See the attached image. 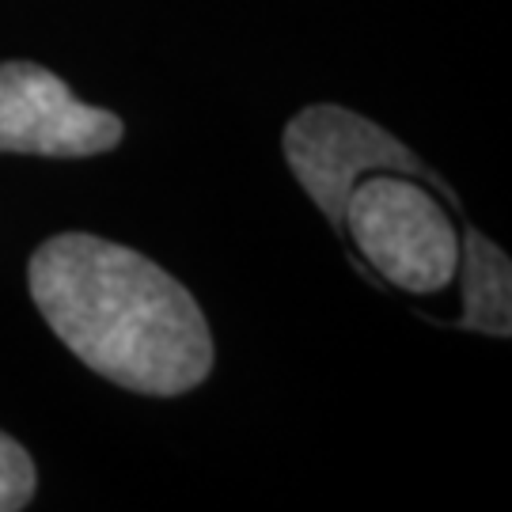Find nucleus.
Returning a JSON list of instances; mask_svg holds the SVG:
<instances>
[{"label":"nucleus","instance_id":"1","mask_svg":"<svg viewBox=\"0 0 512 512\" xmlns=\"http://www.w3.org/2000/svg\"><path fill=\"white\" fill-rule=\"evenodd\" d=\"M42 319L84 365L137 395H183L213 368V334L194 296L145 255L65 232L31 255Z\"/></svg>","mask_w":512,"mask_h":512},{"label":"nucleus","instance_id":"2","mask_svg":"<svg viewBox=\"0 0 512 512\" xmlns=\"http://www.w3.org/2000/svg\"><path fill=\"white\" fill-rule=\"evenodd\" d=\"M342 228L376 274L406 293H440L459 270L456 224L410 175L380 171L353 186Z\"/></svg>","mask_w":512,"mask_h":512},{"label":"nucleus","instance_id":"3","mask_svg":"<svg viewBox=\"0 0 512 512\" xmlns=\"http://www.w3.org/2000/svg\"><path fill=\"white\" fill-rule=\"evenodd\" d=\"M281 145H285V160L293 167V175L308 190V198L334 224H342L349 190L365 175L391 171V175L437 183V175L425 171L418 156L406 145H399L387 129L346 107H330V103L300 110L285 126Z\"/></svg>","mask_w":512,"mask_h":512},{"label":"nucleus","instance_id":"4","mask_svg":"<svg viewBox=\"0 0 512 512\" xmlns=\"http://www.w3.org/2000/svg\"><path fill=\"white\" fill-rule=\"evenodd\" d=\"M122 118L80 103L65 80L31 61L0 65V152L80 160L122 141Z\"/></svg>","mask_w":512,"mask_h":512},{"label":"nucleus","instance_id":"5","mask_svg":"<svg viewBox=\"0 0 512 512\" xmlns=\"http://www.w3.org/2000/svg\"><path fill=\"white\" fill-rule=\"evenodd\" d=\"M467 251V289H463V327L486 330V334H509V258L501 247L478 232H467L463 247Z\"/></svg>","mask_w":512,"mask_h":512},{"label":"nucleus","instance_id":"6","mask_svg":"<svg viewBox=\"0 0 512 512\" xmlns=\"http://www.w3.org/2000/svg\"><path fill=\"white\" fill-rule=\"evenodd\" d=\"M38 486L35 459L27 448L16 444L8 433H0V512H19L31 505Z\"/></svg>","mask_w":512,"mask_h":512}]
</instances>
